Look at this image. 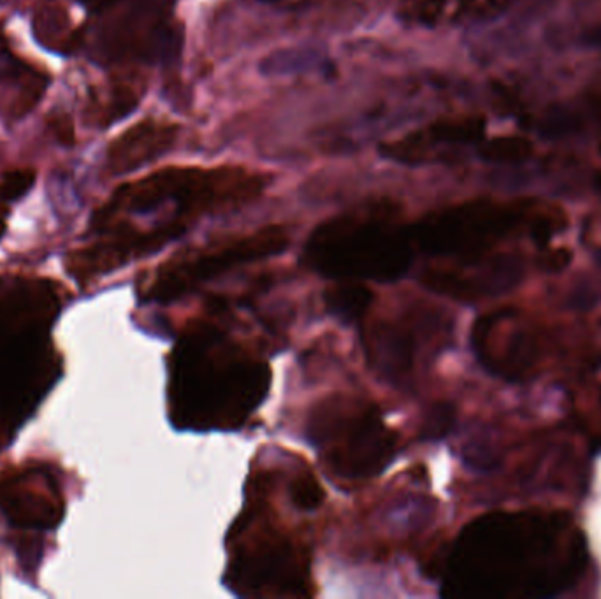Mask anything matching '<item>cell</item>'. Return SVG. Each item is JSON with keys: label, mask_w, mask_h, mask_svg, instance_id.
Wrapping results in <instances>:
<instances>
[{"label": "cell", "mask_w": 601, "mask_h": 599, "mask_svg": "<svg viewBox=\"0 0 601 599\" xmlns=\"http://www.w3.org/2000/svg\"><path fill=\"white\" fill-rule=\"evenodd\" d=\"M443 332L442 317L413 306L398 317L380 318L364 332V348L371 368L392 383H405L419 366L428 345Z\"/></svg>", "instance_id": "obj_8"}, {"label": "cell", "mask_w": 601, "mask_h": 599, "mask_svg": "<svg viewBox=\"0 0 601 599\" xmlns=\"http://www.w3.org/2000/svg\"><path fill=\"white\" fill-rule=\"evenodd\" d=\"M559 519L491 515L457 538L443 577V594L457 598L547 596L570 584L584 564L577 538L561 543Z\"/></svg>", "instance_id": "obj_1"}, {"label": "cell", "mask_w": 601, "mask_h": 599, "mask_svg": "<svg viewBox=\"0 0 601 599\" xmlns=\"http://www.w3.org/2000/svg\"><path fill=\"white\" fill-rule=\"evenodd\" d=\"M229 577L239 594L301 596L308 587V561L287 538L269 533L241 547Z\"/></svg>", "instance_id": "obj_9"}, {"label": "cell", "mask_w": 601, "mask_h": 599, "mask_svg": "<svg viewBox=\"0 0 601 599\" xmlns=\"http://www.w3.org/2000/svg\"><path fill=\"white\" fill-rule=\"evenodd\" d=\"M519 271L505 257L493 260H456L450 268H431L422 273V283L433 292L457 301H475L494 296L514 285Z\"/></svg>", "instance_id": "obj_11"}, {"label": "cell", "mask_w": 601, "mask_h": 599, "mask_svg": "<svg viewBox=\"0 0 601 599\" xmlns=\"http://www.w3.org/2000/svg\"><path fill=\"white\" fill-rule=\"evenodd\" d=\"M271 387L268 362L203 325L174 348L169 382L171 419L178 429L236 431L261 408Z\"/></svg>", "instance_id": "obj_2"}, {"label": "cell", "mask_w": 601, "mask_h": 599, "mask_svg": "<svg viewBox=\"0 0 601 599\" xmlns=\"http://www.w3.org/2000/svg\"><path fill=\"white\" fill-rule=\"evenodd\" d=\"M116 0H85V4H88L90 8L94 9H104L111 6V4H115Z\"/></svg>", "instance_id": "obj_21"}, {"label": "cell", "mask_w": 601, "mask_h": 599, "mask_svg": "<svg viewBox=\"0 0 601 599\" xmlns=\"http://www.w3.org/2000/svg\"><path fill=\"white\" fill-rule=\"evenodd\" d=\"M290 499L299 510L313 512L324 503V491L317 478H313L312 475H301L290 485Z\"/></svg>", "instance_id": "obj_16"}, {"label": "cell", "mask_w": 601, "mask_h": 599, "mask_svg": "<svg viewBox=\"0 0 601 599\" xmlns=\"http://www.w3.org/2000/svg\"><path fill=\"white\" fill-rule=\"evenodd\" d=\"M0 510L23 529H51L64 517V501L50 473L29 468L0 478Z\"/></svg>", "instance_id": "obj_10"}, {"label": "cell", "mask_w": 601, "mask_h": 599, "mask_svg": "<svg viewBox=\"0 0 601 599\" xmlns=\"http://www.w3.org/2000/svg\"><path fill=\"white\" fill-rule=\"evenodd\" d=\"M36 181V173L30 169L9 171L0 178V201H18L27 194Z\"/></svg>", "instance_id": "obj_17"}, {"label": "cell", "mask_w": 601, "mask_h": 599, "mask_svg": "<svg viewBox=\"0 0 601 599\" xmlns=\"http://www.w3.org/2000/svg\"><path fill=\"white\" fill-rule=\"evenodd\" d=\"M514 225V213L493 203H468L429 213L410 225L413 245L438 259H477Z\"/></svg>", "instance_id": "obj_7"}, {"label": "cell", "mask_w": 601, "mask_h": 599, "mask_svg": "<svg viewBox=\"0 0 601 599\" xmlns=\"http://www.w3.org/2000/svg\"><path fill=\"white\" fill-rule=\"evenodd\" d=\"M373 303L371 290L361 282L341 280L327 290V310L345 324H354L366 317Z\"/></svg>", "instance_id": "obj_15"}, {"label": "cell", "mask_w": 601, "mask_h": 599, "mask_svg": "<svg viewBox=\"0 0 601 599\" xmlns=\"http://www.w3.org/2000/svg\"><path fill=\"white\" fill-rule=\"evenodd\" d=\"M287 246V231L278 225H268L250 234L182 253L160 266L146 297L155 303H171L232 269L278 255Z\"/></svg>", "instance_id": "obj_6"}, {"label": "cell", "mask_w": 601, "mask_h": 599, "mask_svg": "<svg viewBox=\"0 0 601 599\" xmlns=\"http://www.w3.org/2000/svg\"><path fill=\"white\" fill-rule=\"evenodd\" d=\"M417 255L396 204L377 201L320 224L305 246L306 266L334 280L394 282Z\"/></svg>", "instance_id": "obj_3"}, {"label": "cell", "mask_w": 601, "mask_h": 599, "mask_svg": "<svg viewBox=\"0 0 601 599\" xmlns=\"http://www.w3.org/2000/svg\"><path fill=\"white\" fill-rule=\"evenodd\" d=\"M306 434L327 470L345 480L377 477L398 450V436L377 406L357 397L320 401L308 417Z\"/></svg>", "instance_id": "obj_5"}, {"label": "cell", "mask_w": 601, "mask_h": 599, "mask_svg": "<svg viewBox=\"0 0 601 599\" xmlns=\"http://www.w3.org/2000/svg\"><path fill=\"white\" fill-rule=\"evenodd\" d=\"M180 130L178 123L160 118H145L132 125L109 145V173L129 174L152 164L173 150Z\"/></svg>", "instance_id": "obj_13"}, {"label": "cell", "mask_w": 601, "mask_h": 599, "mask_svg": "<svg viewBox=\"0 0 601 599\" xmlns=\"http://www.w3.org/2000/svg\"><path fill=\"white\" fill-rule=\"evenodd\" d=\"M494 0H401L399 18L415 27H438L487 13Z\"/></svg>", "instance_id": "obj_14"}, {"label": "cell", "mask_w": 601, "mask_h": 599, "mask_svg": "<svg viewBox=\"0 0 601 599\" xmlns=\"http://www.w3.org/2000/svg\"><path fill=\"white\" fill-rule=\"evenodd\" d=\"M51 129L55 130V136H57L62 143L66 145H73L74 143V129L71 118L66 115H55L51 118Z\"/></svg>", "instance_id": "obj_20"}, {"label": "cell", "mask_w": 601, "mask_h": 599, "mask_svg": "<svg viewBox=\"0 0 601 599\" xmlns=\"http://www.w3.org/2000/svg\"><path fill=\"white\" fill-rule=\"evenodd\" d=\"M482 134V122L477 118H440L424 127L406 132L380 146L384 159L403 166H424L440 159L443 153L457 145H466Z\"/></svg>", "instance_id": "obj_12"}, {"label": "cell", "mask_w": 601, "mask_h": 599, "mask_svg": "<svg viewBox=\"0 0 601 599\" xmlns=\"http://www.w3.org/2000/svg\"><path fill=\"white\" fill-rule=\"evenodd\" d=\"M41 27L37 29L39 39L43 43H58L62 34L66 32L67 27V15L58 8H50L43 11V15L39 18Z\"/></svg>", "instance_id": "obj_19"}, {"label": "cell", "mask_w": 601, "mask_h": 599, "mask_svg": "<svg viewBox=\"0 0 601 599\" xmlns=\"http://www.w3.org/2000/svg\"><path fill=\"white\" fill-rule=\"evenodd\" d=\"M269 2H285V0H269Z\"/></svg>", "instance_id": "obj_22"}, {"label": "cell", "mask_w": 601, "mask_h": 599, "mask_svg": "<svg viewBox=\"0 0 601 599\" xmlns=\"http://www.w3.org/2000/svg\"><path fill=\"white\" fill-rule=\"evenodd\" d=\"M268 174L241 166H171L118 188L95 215L97 227L111 224L120 213L152 215L169 210L174 220L236 210L254 203L268 188Z\"/></svg>", "instance_id": "obj_4"}, {"label": "cell", "mask_w": 601, "mask_h": 599, "mask_svg": "<svg viewBox=\"0 0 601 599\" xmlns=\"http://www.w3.org/2000/svg\"><path fill=\"white\" fill-rule=\"evenodd\" d=\"M456 413L450 405H438L428 413L426 422H424V438L428 440H440L445 434L449 433L450 427L454 426Z\"/></svg>", "instance_id": "obj_18"}]
</instances>
